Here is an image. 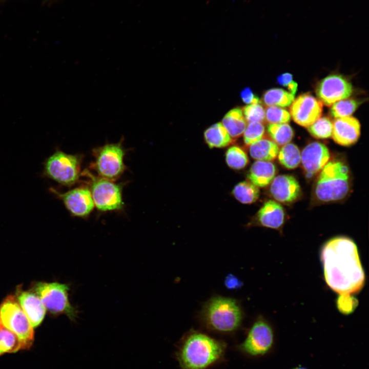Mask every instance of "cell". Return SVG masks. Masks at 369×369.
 <instances>
[{
  "mask_svg": "<svg viewBox=\"0 0 369 369\" xmlns=\"http://www.w3.org/2000/svg\"><path fill=\"white\" fill-rule=\"evenodd\" d=\"M325 282L339 294L359 292L365 282V274L358 248L350 238L339 236L325 242L320 254Z\"/></svg>",
  "mask_w": 369,
  "mask_h": 369,
  "instance_id": "cell-1",
  "label": "cell"
},
{
  "mask_svg": "<svg viewBox=\"0 0 369 369\" xmlns=\"http://www.w3.org/2000/svg\"><path fill=\"white\" fill-rule=\"evenodd\" d=\"M227 343L191 329L176 345L174 357L180 369H210L226 361Z\"/></svg>",
  "mask_w": 369,
  "mask_h": 369,
  "instance_id": "cell-2",
  "label": "cell"
},
{
  "mask_svg": "<svg viewBox=\"0 0 369 369\" xmlns=\"http://www.w3.org/2000/svg\"><path fill=\"white\" fill-rule=\"evenodd\" d=\"M243 319V312L238 301L220 296L208 300L199 315L200 323L206 330L221 335L236 333L241 327Z\"/></svg>",
  "mask_w": 369,
  "mask_h": 369,
  "instance_id": "cell-3",
  "label": "cell"
},
{
  "mask_svg": "<svg viewBox=\"0 0 369 369\" xmlns=\"http://www.w3.org/2000/svg\"><path fill=\"white\" fill-rule=\"evenodd\" d=\"M350 190V175L347 166L343 162H328L320 171L314 193L323 202L337 201L344 198Z\"/></svg>",
  "mask_w": 369,
  "mask_h": 369,
  "instance_id": "cell-4",
  "label": "cell"
},
{
  "mask_svg": "<svg viewBox=\"0 0 369 369\" xmlns=\"http://www.w3.org/2000/svg\"><path fill=\"white\" fill-rule=\"evenodd\" d=\"M275 344L273 326L265 318L259 316L248 330L243 341L236 345L235 349L247 357L258 359L272 353Z\"/></svg>",
  "mask_w": 369,
  "mask_h": 369,
  "instance_id": "cell-5",
  "label": "cell"
},
{
  "mask_svg": "<svg viewBox=\"0 0 369 369\" xmlns=\"http://www.w3.org/2000/svg\"><path fill=\"white\" fill-rule=\"evenodd\" d=\"M82 156L69 154L57 150L44 163V175L58 183L71 187L78 182L82 175Z\"/></svg>",
  "mask_w": 369,
  "mask_h": 369,
  "instance_id": "cell-6",
  "label": "cell"
},
{
  "mask_svg": "<svg viewBox=\"0 0 369 369\" xmlns=\"http://www.w3.org/2000/svg\"><path fill=\"white\" fill-rule=\"evenodd\" d=\"M123 140L121 138L117 143L106 144L93 150L95 160L92 166L99 177L114 181L125 170Z\"/></svg>",
  "mask_w": 369,
  "mask_h": 369,
  "instance_id": "cell-7",
  "label": "cell"
},
{
  "mask_svg": "<svg viewBox=\"0 0 369 369\" xmlns=\"http://www.w3.org/2000/svg\"><path fill=\"white\" fill-rule=\"evenodd\" d=\"M0 325L15 334L26 349L32 345L33 327L13 296H8L0 305Z\"/></svg>",
  "mask_w": 369,
  "mask_h": 369,
  "instance_id": "cell-8",
  "label": "cell"
},
{
  "mask_svg": "<svg viewBox=\"0 0 369 369\" xmlns=\"http://www.w3.org/2000/svg\"><path fill=\"white\" fill-rule=\"evenodd\" d=\"M69 286L58 282L35 283L33 292L39 297L46 310L53 314H65L71 320L77 318V312L68 298Z\"/></svg>",
  "mask_w": 369,
  "mask_h": 369,
  "instance_id": "cell-9",
  "label": "cell"
},
{
  "mask_svg": "<svg viewBox=\"0 0 369 369\" xmlns=\"http://www.w3.org/2000/svg\"><path fill=\"white\" fill-rule=\"evenodd\" d=\"M91 179L90 190L94 206L101 212L119 210L124 203L122 197V186L100 177H95L85 172Z\"/></svg>",
  "mask_w": 369,
  "mask_h": 369,
  "instance_id": "cell-10",
  "label": "cell"
},
{
  "mask_svg": "<svg viewBox=\"0 0 369 369\" xmlns=\"http://www.w3.org/2000/svg\"><path fill=\"white\" fill-rule=\"evenodd\" d=\"M353 91L352 84L340 74H331L317 85L316 93L319 100L326 106H331L340 100L350 97Z\"/></svg>",
  "mask_w": 369,
  "mask_h": 369,
  "instance_id": "cell-11",
  "label": "cell"
},
{
  "mask_svg": "<svg viewBox=\"0 0 369 369\" xmlns=\"http://www.w3.org/2000/svg\"><path fill=\"white\" fill-rule=\"evenodd\" d=\"M50 190L62 201L67 210L74 216L86 217L95 206L90 190L87 186H80L65 192H59L53 188Z\"/></svg>",
  "mask_w": 369,
  "mask_h": 369,
  "instance_id": "cell-12",
  "label": "cell"
},
{
  "mask_svg": "<svg viewBox=\"0 0 369 369\" xmlns=\"http://www.w3.org/2000/svg\"><path fill=\"white\" fill-rule=\"evenodd\" d=\"M322 103L309 93L298 96L291 105L290 114L295 122L308 127L320 117Z\"/></svg>",
  "mask_w": 369,
  "mask_h": 369,
  "instance_id": "cell-13",
  "label": "cell"
},
{
  "mask_svg": "<svg viewBox=\"0 0 369 369\" xmlns=\"http://www.w3.org/2000/svg\"><path fill=\"white\" fill-rule=\"evenodd\" d=\"M330 154L327 147L319 142H313L302 150L301 162L308 178L319 172L329 162Z\"/></svg>",
  "mask_w": 369,
  "mask_h": 369,
  "instance_id": "cell-14",
  "label": "cell"
},
{
  "mask_svg": "<svg viewBox=\"0 0 369 369\" xmlns=\"http://www.w3.org/2000/svg\"><path fill=\"white\" fill-rule=\"evenodd\" d=\"M360 128L359 120L353 116L336 118L333 122L332 137L337 144L349 146L359 139Z\"/></svg>",
  "mask_w": 369,
  "mask_h": 369,
  "instance_id": "cell-15",
  "label": "cell"
},
{
  "mask_svg": "<svg viewBox=\"0 0 369 369\" xmlns=\"http://www.w3.org/2000/svg\"><path fill=\"white\" fill-rule=\"evenodd\" d=\"M270 192L272 196L277 201L289 203L298 197L300 187L294 176L280 175L274 177L272 181Z\"/></svg>",
  "mask_w": 369,
  "mask_h": 369,
  "instance_id": "cell-16",
  "label": "cell"
},
{
  "mask_svg": "<svg viewBox=\"0 0 369 369\" xmlns=\"http://www.w3.org/2000/svg\"><path fill=\"white\" fill-rule=\"evenodd\" d=\"M17 300L33 327L43 320L46 309L39 297L33 291L17 290Z\"/></svg>",
  "mask_w": 369,
  "mask_h": 369,
  "instance_id": "cell-17",
  "label": "cell"
},
{
  "mask_svg": "<svg viewBox=\"0 0 369 369\" xmlns=\"http://www.w3.org/2000/svg\"><path fill=\"white\" fill-rule=\"evenodd\" d=\"M284 216L282 207L278 202L270 200L266 201L259 210L257 220L263 227L279 229L284 223Z\"/></svg>",
  "mask_w": 369,
  "mask_h": 369,
  "instance_id": "cell-18",
  "label": "cell"
},
{
  "mask_svg": "<svg viewBox=\"0 0 369 369\" xmlns=\"http://www.w3.org/2000/svg\"><path fill=\"white\" fill-rule=\"evenodd\" d=\"M276 173V168L272 162L257 160L251 166L247 177L257 187H264L272 182Z\"/></svg>",
  "mask_w": 369,
  "mask_h": 369,
  "instance_id": "cell-19",
  "label": "cell"
},
{
  "mask_svg": "<svg viewBox=\"0 0 369 369\" xmlns=\"http://www.w3.org/2000/svg\"><path fill=\"white\" fill-rule=\"evenodd\" d=\"M221 124L232 138L240 137L247 127L242 109L236 107L230 110L223 117Z\"/></svg>",
  "mask_w": 369,
  "mask_h": 369,
  "instance_id": "cell-20",
  "label": "cell"
},
{
  "mask_svg": "<svg viewBox=\"0 0 369 369\" xmlns=\"http://www.w3.org/2000/svg\"><path fill=\"white\" fill-rule=\"evenodd\" d=\"M279 150L278 146L268 138H261L249 147L251 156L257 160L271 161L276 158Z\"/></svg>",
  "mask_w": 369,
  "mask_h": 369,
  "instance_id": "cell-21",
  "label": "cell"
},
{
  "mask_svg": "<svg viewBox=\"0 0 369 369\" xmlns=\"http://www.w3.org/2000/svg\"><path fill=\"white\" fill-rule=\"evenodd\" d=\"M204 138L209 148H224L232 142V138L220 122L216 123L204 132Z\"/></svg>",
  "mask_w": 369,
  "mask_h": 369,
  "instance_id": "cell-22",
  "label": "cell"
},
{
  "mask_svg": "<svg viewBox=\"0 0 369 369\" xmlns=\"http://www.w3.org/2000/svg\"><path fill=\"white\" fill-rule=\"evenodd\" d=\"M295 95L281 88H272L263 94L262 101L267 106L285 107L290 106Z\"/></svg>",
  "mask_w": 369,
  "mask_h": 369,
  "instance_id": "cell-23",
  "label": "cell"
},
{
  "mask_svg": "<svg viewBox=\"0 0 369 369\" xmlns=\"http://www.w3.org/2000/svg\"><path fill=\"white\" fill-rule=\"evenodd\" d=\"M25 349V345L15 334L0 325V356Z\"/></svg>",
  "mask_w": 369,
  "mask_h": 369,
  "instance_id": "cell-24",
  "label": "cell"
},
{
  "mask_svg": "<svg viewBox=\"0 0 369 369\" xmlns=\"http://www.w3.org/2000/svg\"><path fill=\"white\" fill-rule=\"evenodd\" d=\"M232 193L239 202L244 204H251L255 202L259 196L258 188L252 182L243 181L237 184Z\"/></svg>",
  "mask_w": 369,
  "mask_h": 369,
  "instance_id": "cell-25",
  "label": "cell"
},
{
  "mask_svg": "<svg viewBox=\"0 0 369 369\" xmlns=\"http://www.w3.org/2000/svg\"><path fill=\"white\" fill-rule=\"evenodd\" d=\"M277 156L280 163L288 169L297 168L301 162V152L298 147L292 143L282 146Z\"/></svg>",
  "mask_w": 369,
  "mask_h": 369,
  "instance_id": "cell-26",
  "label": "cell"
},
{
  "mask_svg": "<svg viewBox=\"0 0 369 369\" xmlns=\"http://www.w3.org/2000/svg\"><path fill=\"white\" fill-rule=\"evenodd\" d=\"M268 132L278 146L289 143L294 136V131L288 123L270 124L267 126Z\"/></svg>",
  "mask_w": 369,
  "mask_h": 369,
  "instance_id": "cell-27",
  "label": "cell"
},
{
  "mask_svg": "<svg viewBox=\"0 0 369 369\" xmlns=\"http://www.w3.org/2000/svg\"><path fill=\"white\" fill-rule=\"evenodd\" d=\"M360 101L353 98H345L332 105L330 113L332 117L338 118L350 116L358 108Z\"/></svg>",
  "mask_w": 369,
  "mask_h": 369,
  "instance_id": "cell-28",
  "label": "cell"
},
{
  "mask_svg": "<svg viewBox=\"0 0 369 369\" xmlns=\"http://www.w3.org/2000/svg\"><path fill=\"white\" fill-rule=\"evenodd\" d=\"M225 161L230 168L235 170H241L247 166L249 158L247 153L241 147L233 146L226 152Z\"/></svg>",
  "mask_w": 369,
  "mask_h": 369,
  "instance_id": "cell-29",
  "label": "cell"
},
{
  "mask_svg": "<svg viewBox=\"0 0 369 369\" xmlns=\"http://www.w3.org/2000/svg\"><path fill=\"white\" fill-rule=\"evenodd\" d=\"M333 122L326 116L319 117L314 123L308 127L311 135L316 138L324 139L332 136Z\"/></svg>",
  "mask_w": 369,
  "mask_h": 369,
  "instance_id": "cell-30",
  "label": "cell"
},
{
  "mask_svg": "<svg viewBox=\"0 0 369 369\" xmlns=\"http://www.w3.org/2000/svg\"><path fill=\"white\" fill-rule=\"evenodd\" d=\"M265 119L270 124L288 123L291 119V115L281 107L268 106L265 110Z\"/></svg>",
  "mask_w": 369,
  "mask_h": 369,
  "instance_id": "cell-31",
  "label": "cell"
},
{
  "mask_svg": "<svg viewBox=\"0 0 369 369\" xmlns=\"http://www.w3.org/2000/svg\"><path fill=\"white\" fill-rule=\"evenodd\" d=\"M265 128L261 122L249 123L243 132V141L245 145H250L262 138Z\"/></svg>",
  "mask_w": 369,
  "mask_h": 369,
  "instance_id": "cell-32",
  "label": "cell"
},
{
  "mask_svg": "<svg viewBox=\"0 0 369 369\" xmlns=\"http://www.w3.org/2000/svg\"><path fill=\"white\" fill-rule=\"evenodd\" d=\"M244 117L249 123L262 122L265 119V110L260 103L252 104L242 109Z\"/></svg>",
  "mask_w": 369,
  "mask_h": 369,
  "instance_id": "cell-33",
  "label": "cell"
},
{
  "mask_svg": "<svg viewBox=\"0 0 369 369\" xmlns=\"http://www.w3.org/2000/svg\"><path fill=\"white\" fill-rule=\"evenodd\" d=\"M358 305V300L352 294H339L336 299L338 310L345 315L353 313Z\"/></svg>",
  "mask_w": 369,
  "mask_h": 369,
  "instance_id": "cell-34",
  "label": "cell"
},
{
  "mask_svg": "<svg viewBox=\"0 0 369 369\" xmlns=\"http://www.w3.org/2000/svg\"><path fill=\"white\" fill-rule=\"evenodd\" d=\"M240 95L242 101L247 104L260 103L259 97L249 87H245L242 90Z\"/></svg>",
  "mask_w": 369,
  "mask_h": 369,
  "instance_id": "cell-35",
  "label": "cell"
},
{
  "mask_svg": "<svg viewBox=\"0 0 369 369\" xmlns=\"http://www.w3.org/2000/svg\"><path fill=\"white\" fill-rule=\"evenodd\" d=\"M224 284L229 290H234L241 288L242 283L235 275L229 274L225 278Z\"/></svg>",
  "mask_w": 369,
  "mask_h": 369,
  "instance_id": "cell-36",
  "label": "cell"
},
{
  "mask_svg": "<svg viewBox=\"0 0 369 369\" xmlns=\"http://www.w3.org/2000/svg\"><path fill=\"white\" fill-rule=\"evenodd\" d=\"M293 81L292 74L288 72L280 74L277 78L278 84L286 88Z\"/></svg>",
  "mask_w": 369,
  "mask_h": 369,
  "instance_id": "cell-37",
  "label": "cell"
},
{
  "mask_svg": "<svg viewBox=\"0 0 369 369\" xmlns=\"http://www.w3.org/2000/svg\"><path fill=\"white\" fill-rule=\"evenodd\" d=\"M298 84L295 81H293L288 87L289 92L295 95L297 90Z\"/></svg>",
  "mask_w": 369,
  "mask_h": 369,
  "instance_id": "cell-38",
  "label": "cell"
},
{
  "mask_svg": "<svg viewBox=\"0 0 369 369\" xmlns=\"http://www.w3.org/2000/svg\"><path fill=\"white\" fill-rule=\"evenodd\" d=\"M291 369H308V368L304 366H297L293 367Z\"/></svg>",
  "mask_w": 369,
  "mask_h": 369,
  "instance_id": "cell-39",
  "label": "cell"
}]
</instances>
